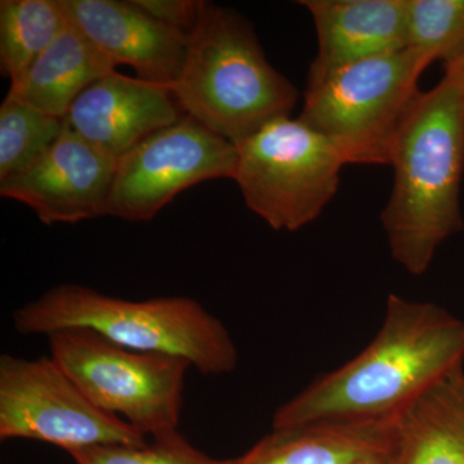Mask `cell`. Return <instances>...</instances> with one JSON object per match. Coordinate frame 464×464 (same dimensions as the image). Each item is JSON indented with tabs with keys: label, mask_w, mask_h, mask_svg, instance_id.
Wrapping results in <instances>:
<instances>
[{
	"label": "cell",
	"mask_w": 464,
	"mask_h": 464,
	"mask_svg": "<svg viewBox=\"0 0 464 464\" xmlns=\"http://www.w3.org/2000/svg\"><path fill=\"white\" fill-rule=\"evenodd\" d=\"M463 362L464 320L438 304L390 295L372 343L280 406L273 429L396 417Z\"/></svg>",
	"instance_id": "6da1fadb"
},
{
	"label": "cell",
	"mask_w": 464,
	"mask_h": 464,
	"mask_svg": "<svg viewBox=\"0 0 464 464\" xmlns=\"http://www.w3.org/2000/svg\"><path fill=\"white\" fill-rule=\"evenodd\" d=\"M390 166L393 186L382 225L393 259L418 276L432 264L439 246L464 227L462 61L445 67L444 78L414 101L396 136Z\"/></svg>",
	"instance_id": "7a4b0ae2"
},
{
	"label": "cell",
	"mask_w": 464,
	"mask_h": 464,
	"mask_svg": "<svg viewBox=\"0 0 464 464\" xmlns=\"http://www.w3.org/2000/svg\"><path fill=\"white\" fill-rule=\"evenodd\" d=\"M12 322L24 335L87 329L128 350L181 357L204 375L231 373L239 360L224 323L182 295L128 301L63 284L17 308Z\"/></svg>",
	"instance_id": "3957f363"
},
{
	"label": "cell",
	"mask_w": 464,
	"mask_h": 464,
	"mask_svg": "<svg viewBox=\"0 0 464 464\" xmlns=\"http://www.w3.org/2000/svg\"><path fill=\"white\" fill-rule=\"evenodd\" d=\"M172 91L183 114L234 145L289 118L298 101L297 88L268 63L252 24L210 2Z\"/></svg>",
	"instance_id": "277c9868"
},
{
	"label": "cell",
	"mask_w": 464,
	"mask_h": 464,
	"mask_svg": "<svg viewBox=\"0 0 464 464\" xmlns=\"http://www.w3.org/2000/svg\"><path fill=\"white\" fill-rule=\"evenodd\" d=\"M433 63L426 52L408 47L353 63L304 92L298 118L346 164L390 166L400 127L420 96V76Z\"/></svg>",
	"instance_id": "5b68a950"
},
{
	"label": "cell",
	"mask_w": 464,
	"mask_h": 464,
	"mask_svg": "<svg viewBox=\"0 0 464 464\" xmlns=\"http://www.w3.org/2000/svg\"><path fill=\"white\" fill-rule=\"evenodd\" d=\"M235 146L234 181L246 207L276 231H298L319 218L346 166L325 137L290 116Z\"/></svg>",
	"instance_id": "8992f818"
},
{
	"label": "cell",
	"mask_w": 464,
	"mask_h": 464,
	"mask_svg": "<svg viewBox=\"0 0 464 464\" xmlns=\"http://www.w3.org/2000/svg\"><path fill=\"white\" fill-rule=\"evenodd\" d=\"M48 341L52 359L101 411L148 439L179 431L191 368L186 360L128 350L87 329L53 333Z\"/></svg>",
	"instance_id": "52a82bcc"
},
{
	"label": "cell",
	"mask_w": 464,
	"mask_h": 464,
	"mask_svg": "<svg viewBox=\"0 0 464 464\" xmlns=\"http://www.w3.org/2000/svg\"><path fill=\"white\" fill-rule=\"evenodd\" d=\"M0 439L47 442L67 453L148 438L97 408L51 356L0 357Z\"/></svg>",
	"instance_id": "ba28073f"
},
{
	"label": "cell",
	"mask_w": 464,
	"mask_h": 464,
	"mask_svg": "<svg viewBox=\"0 0 464 464\" xmlns=\"http://www.w3.org/2000/svg\"><path fill=\"white\" fill-rule=\"evenodd\" d=\"M237 163L234 143L183 115L118 159L106 216L152 221L186 188L234 179Z\"/></svg>",
	"instance_id": "9c48e42d"
},
{
	"label": "cell",
	"mask_w": 464,
	"mask_h": 464,
	"mask_svg": "<svg viewBox=\"0 0 464 464\" xmlns=\"http://www.w3.org/2000/svg\"><path fill=\"white\" fill-rule=\"evenodd\" d=\"M116 163L65 123L38 160L0 181V195L32 208L44 225L78 224L106 216Z\"/></svg>",
	"instance_id": "30bf717a"
},
{
	"label": "cell",
	"mask_w": 464,
	"mask_h": 464,
	"mask_svg": "<svg viewBox=\"0 0 464 464\" xmlns=\"http://www.w3.org/2000/svg\"><path fill=\"white\" fill-rule=\"evenodd\" d=\"M183 115L172 88L114 72L76 99L65 123L92 146L118 160Z\"/></svg>",
	"instance_id": "8fae6325"
},
{
	"label": "cell",
	"mask_w": 464,
	"mask_h": 464,
	"mask_svg": "<svg viewBox=\"0 0 464 464\" xmlns=\"http://www.w3.org/2000/svg\"><path fill=\"white\" fill-rule=\"evenodd\" d=\"M67 16L115 66L172 88L181 74L188 36L159 23L136 0H61Z\"/></svg>",
	"instance_id": "7c38bea8"
},
{
	"label": "cell",
	"mask_w": 464,
	"mask_h": 464,
	"mask_svg": "<svg viewBox=\"0 0 464 464\" xmlns=\"http://www.w3.org/2000/svg\"><path fill=\"white\" fill-rule=\"evenodd\" d=\"M317 35L313 91L344 67L408 48V0H304Z\"/></svg>",
	"instance_id": "4fadbf2b"
},
{
	"label": "cell",
	"mask_w": 464,
	"mask_h": 464,
	"mask_svg": "<svg viewBox=\"0 0 464 464\" xmlns=\"http://www.w3.org/2000/svg\"><path fill=\"white\" fill-rule=\"evenodd\" d=\"M395 417L320 420L273 429L237 464H353L387 456Z\"/></svg>",
	"instance_id": "5bb4252c"
},
{
	"label": "cell",
	"mask_w": 464,
	"mask_h": 464,
	"mask_svg": "<svg viewBox=\"0 0 464 464\" xmlns=\"http://www.w3.org/2000/svg\"><path fill=\"white\" fill-rule=\"evenodd\" d=\"M387 462L464 464L463 366L396 415Z\"/></svg>",
	"instance_id": "9a60e30c"
},
{
	"label": "cell",
	"mask_w": 464,
	"mask_h": 464,
	"mask_svg": "<svg viewBox=\"0 0 464 464\" xmlns=\"http://www.w3.org/2000/svg\"><path fill=\"white\" fill-rule=\"evenodd\" d=\"M114 63L70 21L25 75L11 84L8 97L44 114L65 119L92 84L115 72Z\"/></svg>",
	"instance_id": "2e32d148"
},
{
	"label": "cell",
	"mask_w": 464,
	"mask_h": 464,
	"mask_svg": "<svg viewBox=\"0 0 464 464\" xmlns=\"http://www.w3.org/2000/svg\"><path fill=\"white\" fill-rule=\"evenodd\" d=\"M70 25L61 0L0 2V70L17 83Z\"/></svg>",
	"instance_id": "e0dca14e"
},
{
	"label": "cell",
	"mask_w": 464,
	"mask_h": 464,
	"mask_svg": "<svg viewBox=\"0 0 464 464\" xmlns=\"http://www.w3.org/2000/svg\"><path fill=\"white\" fill-rule=\"evenodd\" d=\"M65 119L5 96L0 106V181L20 173L57 141Z\"/></svg>",
	"instance_id": "ac0fdd59"
},
{
	"label": "cell",
	"mask_w": 464,
	"mask_h": 464,
	"mask_svg": "<svg viewBox=\"0 0 464 464\" xmlns=\"http://www.w3.org/2000/svg\"><path fill=\"white\" fill-rule=\"evenodd\" d=\"M408 47L453 65L464 56V0H408Z\"/></svg>",
	"instance_id": "d6986e66"
},
{
	"label": "cell",
	"mask_w": 464,
	"mask_h": 464,
	"mask_svg": "<svg viewBox=\"0 0 464 464\" xmlns=\"http://www.w3.org/2000/svg\"><path fill=\"white\" fill-rule=\"evenodd\" d=\"M75 464H237L235 459H216L188 441L179 431L152 438L141 445H103L72 451Z\"/></svg>",
	"instance_id": "ffe728a7"
},
{
	"label": "cell",
	"mask_w": 464,
	"mask_h": 464,
	"mask_svg": "<svg viewBox=\"0 0 464 464\" xmlns=\"http://www.w3.org/2000/svg\"><path fill=\"white\" fill-rule=\"evenodd\" d=\"M159 23L190 38L206 11L204 0H136Z\"/></svg>",
	"instance_id": "44dd1931"
},
{
	"label": "cell",
	"mask_w": 464,
	"mask_h": 464,
	"mask_svg": "<svg viewBox=\"0 0 464 464\" xmlns=\"http://www.w3.org/2000/svg\"><path fill=\"white\" fill-rule=\"evenodd\" d=\"M353 464H389V462H387V456H377L365 458V459L359 460V462Z\"/></svg>",
	"instance_id": "7402d4cb"
},
{
	"label": "cell",
	"mask_w": 464,
	"mask_h": 464,
	"mask_svg": "<svg viewBox=\"0 0 464 464\" xmlns=\"http://www.w3.org/2000/svg\"><path fill=\"white\" fill-rule=\"evenodd\" d=\"M460 61H462L463 66H464V56L460 58Z\"/></svg>",
	"instance_id": "603a6c76"
}]
</instances>
